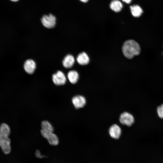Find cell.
Listing matches in <instances>:
<instances>
[{
    "instance_id": "obj_1",
    "label": "cell",
    "mask_w": 163,
    "mask_h": 163,
    "mask_svg": "<svg viewBox=\"0 0 163 163\" xmlns=\"http://www.w3.org/2000/svg\"><path fill=\"white\" fill-rule=\"evenodd\" d=\"M10 132L9 126L2 123L0 127V146L5 154L9 153L11 150L10 140L8 136Z\"/></svg>"
},
{
    "instance_id": "obj_2",
    "label": "cell",
    "mask_w": 163,
    "mask_h": 163,
    "mask_svg": "<svg viewBox=\"0 0 163 163\" xmlns=\"http://www.w3.org/2000/svg\"><path fill=\"white\" fill-rule=\"evenodd\" d=\"M122 51L126 57L130 59L134 56L139 54L140 48L139 44L136 41L130 40L126 41L123 43Z\"/></svg>"
},
{
    "instance_id": "obj_3",
    "label": "cell",
    "mask_w": 163,
    "mask_h": 163,
    "mask_svg": "<svg viewBox=\"0 0 163 163\" xmlns=\"http://www.w3.org/2000/svg\"><path fill=\"white\" fill-rule=\"evenodd\" d=\"M41 133L44 138L47 139L50 145H57L59 142V139L57 136L53 132L46 131L41 129Z\"/></svg>"
},
{
    "instance_id": "obj_4",
    "label": "cell",
    "mask_w": 163,
    "mask_h": 163,
    "mask_svg": "<svg viewBox=\"0 0 163 163\" xmlns=\"http://www.w3.org/2000/svg\"><path fill=\"white\" fill-rule=\"evenodd\" d=\"M41 21L45 27L51 28L54 27L56 24V18L51 14L44 15L41 19Z\"/></svg>"
},
{
    "instance_id": "obj_5",
    "label": "cell",
    "mask_w": 163,
    "mask_h": 163,
    "mask_svg": "<svg viewBox=\"0 0 163 163\" xmlns=\"http://www.w3.org/2000/svg\"><path fill=\"white\" fill-rule=\"evenodd\" d=\"M53 82L57 85H64L66 82V78L64 74L60 71H58L52 75Z\"/></svg>"
},
{
    "instance_id": "obj_6",
    "label": "cell",
    "mask_w": 163,
    "mask_h": 163,
    "mask_svg": "<svg viewBox=\"0 0 163 163\" xmlns=\"http://www.w3.org/2000/svg\"><path fill=\"white\" fill-rule=\"evenodd\" d=\"M120 122L122 124L129 126L134 122V118L130 113L125 112L121 114L120 118Z\"/></svg>"
},
{
    "instance_id": "obj_7",
    "label": "cell",
    "mask_w": 163,
    "mask_h": 163,
    "mask_svg": "<svg viewBox=\"0 0 163 163\" xmlns=\"http://www.w3.org/2000/svg\"><path fill=\"white\" fill-rule=\"evenodd\" d=\"M72 102L76 108L79 109L84 107L86 104V101L84 97L78 95L72 98Z\"/></svg>"
},
{
    "instance_id": "obj_8",
    "label": "cell",
    "mask_w": 163,
    "mask_h": 163,
    "mask_svg": "<svg viewBox=\"0 0 163 163\" xmlns=\"http://www.w3.org/2000/svg\"><path fill=\"white\" fill-rule=\"evenodd\" d=\"M36 67L35 62L31 59L26 60L24 64V68L25 71L28 74H31L34 72Z\"/></svg>"
},
{
    "instance_id": "obj_9",
    "label": "cell",
    "mask_w": 163,
    "mask_h": 163,
    "mask_svg": "<svg viewBox=\"0 0 163 163\" xmlns=\"http://www.w3.org/2000/svg\"><path fill=\"white\" fill-rule=\"evenodd\" d=\"M109 133L110 136L115 139H118L121 134V129L117 125L114 124L109 129Z\"/></svg>"
},
{
    "instance_id": "obj_10",
    "label": "cell",
    "mask_w": 163,
    "mask_h": 163,
    "mask_svg": "<svg viewBox=\"0 0 163 163\" xmlns=\"http://www.w3.org/2000/svg\"><path fill=\"white\" fill-rule=\"evenodd\" d=\"M76 59L78 63L81 65H86L89 63L90 61L88 56L84 52L79 53L78 56Z\"/></svg>"
},
{
    "instance_id": "obj_11",
    "label": "cell",
    "mask_w": 163,
    "mask_h": 163,
    "mask_svg": "<svg viewBox=\"0 0 163 163\" xmlns=\"http://www.w3.org/2000/svg\"><path fill=\"white\" fill-rule=\"evenodd\" d=\"M75 62L74 57L71 55L68 54L65 57L63 60L62 65L65 68H69L73 66Z\"/></svg>"
},
{
    "instance_id": "obj_12",
    "label": "cell",
    "mask_w": 163,
    "mask_h": 163,
    "mask_svg": "<svg viewBox=\"0 0 163 163\" xmlns=\"http://www.w3.org/2000/svg\"><path fill=\"white\" fill-rule=\"evenodd\" d=\"M67 77L70 82L72 84H75L78 81L79 75L76 71L73 70L68 72Z\"/></svg>"
},
{
    "instance_id": "obj_13",
    "label": "cell",
    "mask_w": 163,
    "mask_h": 163,
    "mask_svg": "<svg viewBox=\"0 0 163 163\" xmlns=\"http://www.w3.org/2000/svg\"><path fill=\"white\" fill-rule=\"evenodd\" d=\"M111 9L116 12L120 11L123 7L122 3L119 0H114L111 2L110 5Z\"/></svg>"
},
{
    "instance_id": "obj_14",
    "label": "cell",
    "mask_w": 163,
    "mask_h": 163,
    "mask_svg": "<svg viewBox=\"0 0 163 163\" xmlns=\"http://www.w3.org/2000/svg\"><path fill=\"white\" fill-rule=\"evenodd\" d=\"M130 9L132 15L135 17H139L143 12L141 8L137 5L131 6Z\"/></svg>"
},
{
    "instance_id": "obj_15",
    "label": "cell",
    "mask_w": 163,
    "mask_h": 163,
    "mask_svg": "<svg viewBox=\"0 0 163 163\" xmlns=\"http://www.w3.org/2000/svg\"><path fill=\"white\" fill-rule=\"evenodd\" d=\"M42 129L47 131L53 132V127L51 123L47 120H43L41 123Z\"/></svg>"
},
{
    "instance_id": "obj_16",
    "label": "cell",
    "mask_w": 163,
    "mask_h": 163,
    "mask_svg": "<svg viewBox=\"0 0 163 163\" xmlns=\"http://www.w3.org/2000/svg\"><path fill=\"white\" fill-rule=\"evenodd\" d=\"M157 111L159 117L163 119V104L158 107Z\"/></svg>"
},
{
    "instance_id": "obj_17",
    "label": "cell",
    "mask_w": 163,
    "mask_h": 163,
    "mask_svg": "<svg viewBox=\"0 0 163 163\" xmlns=\"http://www.w3.org/2000/svg\"><path fill=\"white\" fill-rule=\"evenodd\" d=\"M35 155L37 157L39 158H42L46 157L45 155H42L40 151L38 150L36 151L35 152Z\"/></svg>"
},
{
    "instance_id": "obj_18",
    "label": "cell",
    "mask_w": 163,
    "mask_h": 163,
    "mask_svg": "<svg viewBox=\"0 0 163 163\" xmlns=\"http://www.w3.org/2000/svg\"><path fill=\"white\" fill-rule=\"evenodd\" d=\"M123 2L127 3H130L132 0H122Z\"/></svg>"
},
{
    "instance_id": "obj_19",
    "label": "cell",
    "mask_w": 163,
    "mask_h": 163,
    "mask_svg": "<svg viewBox=\"0 0 163 163\" xmlns=\"http://www.w3.org/2000/svg\"><path fill=\"white\" fill-rule=\"evenodd\" d=\"M82 2H86L88 1V0H80Z\"/></svg>"
},
{
    "instance_id": "obj_20",
    "label": "cell",
    "mask_w": 163,
    "mask_h": 163,
    "mask_svg": "<svg viewBox=\"0 0 163 163\" xmlns=\"http://www.w3.org/2000/svg\"><path fill=\"white\" fill-rule=\"evenodd\" d=\"M10 0L13 2H15L18 1V0Z\"/></svg>"
}]
</instances>
